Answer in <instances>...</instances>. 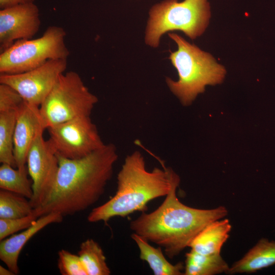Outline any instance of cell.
<instances>
[{"mask_svg":"<svg viewBox=\"0 0 275 275\" xmlns=\"http://www.w3.org/2000/svg\"><path fill=\"white\" fill-rule=\"evenodd\" d=\"M58 157L59 169L52 188L34 209L39 216L50 212L73 215L93 205L104 193L118 158L111 143L80 158Z\"/></svg>","mask_w":275,"mask_h":275,"instance_id":"1","label":"cell"},{"mask_svg":"<svg viewBox=\"0 0 275 275\" xmlns=\"http://www.w3.org/2000/svg\"><path fill=\"white\" fill-rule=\"evenodd\" d=\"M179 182L177 175L161 204L151 212H142L129 225L133 233L163 248L170 258L189 247L194 238L207 225L228 214L224 206L201 209L184 205L176 196Z\"/></svg>","mask_w":275,"mask_h":275,"instance_id":"2","label":"cell"},{"mask_svg":"<svg viewBox=\"0 0 275 275\" xmlns=\"http://www.w3.org/2000/svg\"><path fill=\"white\" fill-rule=\"evenodd\" d=\"M177 175L164 167L148 171L142 153L134 151L126 156L118 174L115 195L92 209L88 221L106 223L115 216L124 217L136 211H146L150 201L169 194Z\"/></svg>","mask_w":275,"mask_h":275,"instance_id":"3","label":"cell"},{"mask_svg":"<svg viewBox=\"0 0 275 275\" xmlns=\"http://www.w3.org/2000/svg\"><path fill=\"white\" fill-rule=\"evenodd\" d=\"M169 37L177 45V50L170 51L169 59L178 74V79L167 77L171 91L184 105H190L207 85H215L224 80L226 71L209 53L190 44L175 33Z\"/></svg>","mask_w":275,"mask_h":275,"instance_id":"4","label":"cell"},{"mask_svg":"<svg viewBox=\"0 0 275 275\" xmlns=\"http://www.w3.org/2000/svg\"><path fill=\"white\" fill-rule=\"evenodd\" d=\"M210 17L208 0H164L156 3L149 11L145 43L157 47L162 36L173 31H180L195 39L205 32Z\"/></svg>","mask_w":275,"mask_h":275,"instance_id":"5","label":"cell"},{"mask_svg":"<svg viewBox=\"0 0 275 275\" xmlns=\"http://www.w3.org/2000/svg\"><path fill=\"white\" fill-rule=\"evenodd\" d=\"M66 33L59 26L48 27L36 39L19 40L1 51L0 73L18 74L37 68L51 59H67L70 52L65 43Z\"/></svg>","mask_w":275,"mask_h":275,"instance_id":"6","label":"cell"},{"mask_svg":"<svg viewBox=\"0 0 275 275\" xmlns=\"http://www.w3.org/2000/svg\"><path fill=\"white\" fill-rule=\"evenodd\" d=\"M98 98L80 75L70 71L62 74L39 106L45 129L69 120L90 116Z\"/></svg>","mask_w":275,"mask_h":275,"instance_id":"7","label":"cell"},{"mask_svg":"<svg viewBox=\"0 0 275 275\" xmlns=\"http://www.w3.org/2000/svg\"><path fill=\"white\" fill-rule=\"evenodd\" d=\"M47 129L57 154L67 158L83 157L105 144L90 116L76 118Z\"/></svg>","mask_w":275,"mask_h":275,"instance_id":"8","label":"cell"},{"mask_svg":"<svg viewBox=\"0 0 275 275\" xmlns=\"http://www.w3.org/2000/svg\"><path fill=\"white\" fill-rule=\"evenodd\" d=\"M39 131L27 154L26 166L33 182V195L30 200L34 209L45 201L55 182L59 169L57 153L49 140Z\"/></svg>","mask_w":275,"mask_h":275,"instance_id":"9","label":"cell"},{"mask_svg":"<svg viewBox=\"0 0 275 275\" xmlns=\"http://www.w3.org/2000/svg\"><path fill=\"white\" fill-rule=\"evenodd\" d=\"M67 66V59L47 61L41 66L23 73L0 75V83L15 89L29 103L40 106Z\"/></svg>","mask_w":275,"mask_h":275,"instance_id":"10","label":"cell"},{"mask_svg":"<svg viewBox=\"0 0 275 275\" xmlns=\"http://www.w3.org/2000/svg\"><path fill=\"white\" fill-rule=\"evenodd\" d=\"M40 24L39 10L34 2L1 9V51L16 41L32 39L39 31Z\"/></svg>","mask_w":275,"mask_h":275,"instance_id":"11","label":"cell"},{"mask_svg":"<svg viewBox=\"0 0 275 275\" xmlns=\"http://www.w3.org/2000/svg\"><path fill=\"white\" fill-rule=\"evenodd\" d=\"M45 129L39 106L24 101L17 112L14 135V156L17 168H26L29 150L38 133Z\"/></svg>","mask_w":275,"mask_h":275,"instance_id":"12","label":"cell"},{"mask_svg":"<svg viewBox=\"0 0 275 275\" xmlns=\"http://www.w3.org/2000/svg\"><path fill=\"white\" fill-rule=\"evenodd\" d=\"M64 216L58 212H50L39 217L28 228L13 234L0 242V259L15 274L19 272L18 261L25 244L35 234L53 223L62 222Z\"/></svg>","mask_w":275,"mask_h":275,"instance_id":"13","label":"cell"},{"mask_svg":"<svg viewBox=\"0 0 275 275\" xmlns=\"http://www.w3.org/2000/svg\"><path fill=\"white\" fill-rule=\"evenodd\" d=\"M274 264L275 241L262 238L229 267L227 273L254 272Z\"/></svg>","mask_w":275,"mask_h":275,"instance_id":"14","label":"cell"},{"mask_svg":"<svg viewBox=\"0 0 275 275\" xmlns=\"http://www.w3.org/2000/svg\"><path fill=\"white\" fill-rule=\"evenodd\" d=\"M231 229V225L228 219L213 221L199 233L189 247L204 255L219 254L229 236Z\"/></svg>","mask_w":275,"mask_h":275,"instance_id":"15","label":"cell"},{"mask_svg":"<svg viewBox=\"0 0 275 275\" xmlns=\"http://www.w3.org/2000/svg\"><path fill=\"white\" fill-rule=\"evenodd\" d=\"M131 237L135 242L140 251V258L146 261L155 275L183 274L181 270L184 268L181 263L172 264L166 258L160 246L155 248L149 242L133 233Z\"/></svg>","mask_w":275,"mask_h":275,"instance_id":"16","label":"cell"},{"mask_svg":"<svg viewBox=\"0 0 275 275\" xmlns=\"http://www.w3.org/2000/svg\"><path fill=\"white\" fill-rule=\"evenodd\" d=\"M185 275H213L227 273L230 267L219 254L204 255L192 250L186 254Z\"/></svg>","mask_w":275,"mask_h":275,"instance_id":"17","label":"cell"},{"mask_svg":"<svg viewBox=\"0 0 275 275\" xmlns=\"http://www.w3.org/2000/svg\"><path fill=\"white\" fill-rule=\"evenodd\" d=\"M26 169H15L7 163L0 166V188L22 195L31 200L33 195V182L28 178Z\"/></svg>","mask_w":275,"mask_h":275,"instance_id":"18","label":"cell"},{"mask_svg":"<svg viewBox=\"0 0 275 275\" xmlns=\"http://www.w3.org/2000/svg\"><path fill=\"white\" fill-rule=\"evenodd\" d=\"M88 275H109L111 270L104 252L97 242L92 238L83 241L78 252Z\"/></svg>","mask_w":275,"mask_h":275,"instance_id":"19","label":"cell"},{"mask_svg":"<svg viewBox=\"0 0 275 275\" xmlns=\"http://www.w3.org/2000/svg\"><path fill=\"white\" fill-rule=\"evenodd\" d=\"M17 112H0V162L15 168L17 166L13 151Z\"/></svg>","mask_w":275,"mask_h":275,"instance_id":"20","label":"cell"},{"mask_svg":"<svg viewBox=\"0 0 275 275\" xmlns=\"http://www.w3.org/2000/svg\"><path fill=\"white\" fill-rule=\"evenodd\" d=\"M34 211L30 199L19 194L0 190V218H15L27 216Z\"/></svg>","mask_w":275,"mask_h":275,"instance_id":"21","label":"cell"},{"mask_svg":"<svg viewBox=\"0 0 275 275\" xmlns=\"http://www.w3.org/2000/svg\"><path fill=\"white\" fill-rule=\"evenodd\" d=\"M58 266L62 275H88L79 256L64 249L58 252Z\"/></svg>","mask_w":275,"mask_h":275,"instance_id":"22","label":"cell"},{"mask_svg":"<svg viewBox=\"0 0 275 275\" xmlns=\"http://www.w3.org/2000/svg\"><path fill=\"white\" fill-rule=\"evenodd\" d=\"M39 217L34 209L31 214L25 216L15 218H0V240L28 228Z\"/></svg>","mask_w":275,"mask_h":275,"instance_id":"23","label":"cell"},{"mask_svg":"<svg viewBox=\"0 0 275 275\" xmlns=\"http://www.w3.org/2000/svg\"><path fill=\"white\" fill-rule=\"evenodd\" d=\"M24 102L22 97L15 89L0 83V112L17 111Z\"/></svg>","mask_w":275,"mask_h":275,"instance_id":"24","label":"cell"},{"mask_svg":"<svg viewBox=\"0 0 275 275\" xmlns=\"http://www.w3.org/2000/svg\"><path fill=\"white\" fill-rule=\"evenodd\" d=\"M34 1L35 0H0V8L2 9L19 4L34 3Z\"/></svg>","mask_w":275,"mask_h":275,"instance_id":"25","label":"cell"},{"mask_svg":"<svg viewBox=\"0 0 275 275\" xmlns=\"http://www.w3.org/2000/svg\"><path fill=\"white\" fill-rule=\"evenodd\" d=\"M0 274L1 275H14L15 273L11 271L10 269H9L8 267L7 268L2 266V265L0 266Z\"/></svg>","mask_w":275,"mask_h":275,"instance_id":"26","label":"cell"}]
</instances>
